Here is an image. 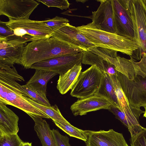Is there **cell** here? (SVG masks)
Wrapping results in <instances>:
<instances>
[{
    "label": "cell",
    "mask_w": 146,
    "mask_h": 146,
    "mask_svg": "<svg viewBox=\"0 0 146 146\" xmlns=\"http://www.w3.org/2000/svg\"><path fill=\"white\" fill-rule=\"evenodd\" d=\"M83 51L52 37L36 40L25 46L21 65L26 69L30 68L36 63L56 56L76 54Z\"/></svg>",
    "instance_id": "6da1fadb"
},
{
    "label": "cell",
    "mask_w": 146,
    "mask_h": 146,
    "mask_svg": "<svg viewBox=\"0 0 146 146\" xmlns=\"http://www.w3.org/2000/svg\"><path fill=\"white\" fill-rule=\"evenodd\" d=\"M76 29L96 46L119 52L131 56L141 47L134 40L116 34L102 31L88 25Z\"/></svg>",
    "instance_id": "7a4b0ae2"
},
{
    "label": "cell",
    "mask_w": 146,
    "mask_h": 146,
    "mask_svg": "<svg viewBox=\"0 0 146 146\" xmlns=\"http://www.w3.org/2000/svg\"><path fill=\"white\" fill-rule=\"evenodd\" d=\"M6 24L15 35L26 42L50 38L53 33L51 29L43 21L22 19L9 20L6 22Z\"/></svg>",
    "instance_id": "3957f363"
},
{
    "label": "cell",
    "mask_w": 146,
    "mask_h": 146,
    "mask_svg": "<svg viewBox=\"0 0 146 146\" xmlns=\"http://www.w3.org/2000/svg\"><path fill=\"white\" fill-rule=\"evenodd\" d=\"M104 73L95 65L81 72L70 92L72 96L80 99L95 94L100 85Z\"/></svg>",
    "instance_id": "277c9868"
},
{
    "label": "cell",
    "mask_w": 146,
    "mask_h": 146,
    "mask_svg": "<svg viewBox=\"0 0 146 146\" xmlns=\"http://www.w3.org/2000/svg\"><path fill=\"white\" fill-rule=\"evenodd\" d=\"M117 52L95 46L83 51L82 63L95 65L103 72L110 75L116 76L114 66Z\"/></svg>",
    "instance_id": "5b68a950"
},
{
    "label": "cell",
    "mask_w": 146,
    "mask_h": 146,
    "mask_svg": "<svg viewBox=\"0 0 146 146\" xmlns=\"http://www.w3.org/2000/svg\"><path fill=\"white\" fill-rule=\"evenodd\" d=\"M116 76L130 105L136 109L146 106V76H137L131 80L117 71Z\"/></svg>",
    "instance_id": "8992f818"
},
{
    "label": "cell",
    "mask_w": 146,
    "mask_h": 146,
    "mask_svg": "<svg viewBox=\"0 0 146 146\" xmlns=\"http://www.w3.org/2000/svg\"><path fill=\"white\" fill-rule=\"evenodd\" d=\"M129 1V0H111L116 34L135 41Z\"/></svg>",
    "instance_id": "52a82bcc"
},
{
    "label": "cell",
    "mask_w": 146,
    "mask_h": 146,
    "mask_svg": "<svg viewBox=\"0 0 146 146\" xmlns=\"http://www.w3.org/2000/svg\"><path fill=\"white\" fill-rule=\"evenodd\" d=\"M21 93L0 82V102L20 109L27 114L50 119L47 115L27 100Z\"/></svg>",
    "instance_id": "ba28073f"
},
{
    "label": "cell",
    "mask_w": 146,
    "mask_h": 146,
    "mask_svg": "<svg viewBox=\"0 0 146 146\" xmlns=\"http://www.w3.org/2000/svg\"><path fill=\"white\" fill-rule=\"evenodd\" d=\"M83 51L74 54L55 57L33 64L30 68L53 72L62 75L82 62Z\"/></svg>",
    "instance_id": "9c48e42d"
},
{
    "label": "cell",
    "mask_w": 146,
    "mask_h": 146,
    "mask_svg": "<svg viewBox=\"0 0 146 146\" xmlns=\"http://www.w3.org/2000/svg\"><path fill=\"white\" fill-rule=\"evenodd\" d=\"M39 4L34 0H0V15L9 20L29 19Z\"/></svg>",
    "instance_id": "30bf717a"
},
{
    "label": "cell",
    "mask_w": 146,
    "mask_h": 146,
    "mask_svg": "<svg viewBox=\"0 0 146 146\" xmlns=\"http://www.w3.org/2000/svg\"><path fill=\"white\" fill-rule=\"evenodd\" d=\"M135 41L143 52H146V10L141 0H129Z\"/></svg>",
    "instance_id": "8fae6325"
},
{
    "label": "cell",
    "mask_w": 146,
    "mask_h": 146,
    "mask_svg": "<svg viewBox=\"0 0 146 146\" xmlns=\"http://www.w3.org/2000/svg\"><path fill=\"white\" fill-rule=\"evenodd\" d=\"M97 1L100 2V5L96 11L92 12V22L88 25L98 30L116 34L111 0Z\"/></svg>",
    "instance_id": "7c38bea8"
},
{
    "label": "cell",
    "mask_w": 146,
    "mask_h": 146,
    "mask_svg": "<svg viewBox=\"0 0 146 146\" xmlns=\"http://www.w3.org/2000/svg\"><path fill=\"white\" fill-rule=\"evenodd\" d=\"M52 37L83 51L96 46L79 31L76 27L69 23L53 33Z\"/></svg>",
    "instance_id": "4fadbf2b"
},
{
    "label": "cell",
    "mask_w": 146,
    "mask_h": 146,
    "mask_svg": "<svg viewBox=\"0 0 146 146\" xmlns=\"http://www.w3.org/2000/svg\"><path fill=\"white\" fill-rule=\"evenodd\" d=\"M86 146H129L122 133L113 129L96 131L87 130Z\"/></svg>",
    "instance_id": "5bb4252c"
},
{
    "label": "cell",
    "mask_w": 146,
    "mask_h": 146,
    "mask_svg": "<svg viewBox=\"0 0 146 146\" xmlns=\"http://www.w3.org/2000/svg\"><path fill=\"white\" fill-rule=\"evenodd\" d=\"M27 42L22 39L0 41V63L11 65H21L22 56Z\"/></svg>",
    "instance_id": "9a60e30c"
},
{
    "label": "cell",
    "mask_w": 146,
    "mask_h": 146,
    "mask_svg": "<svg viewBox=\"0 0 146 146\" xmlns=\"http://www.w3.org/2000/svg\"><path fill=\"white\" fill-rule=\"evenodd\" d=\"M112 106L105 98L94 95L78 100L71 106L70 108L73 115L76 116L85 115L88 112L100 109L109 110Z\"/></svg>",
    "instance_id": "2e32d148"
},
{
    "label": "cell",
    "mask_w": 146,
    "mask_h": 146,
    "mask_svg": "<svg viewBox=\"0 0 146 146\" xmlns=\"http://www.w3.org/2000/svg\"><path fill=\"white\" fill-rule=\"evenodd\" d=\"M117 97L119 110L125 115L136 124L140 125L139 117L144 111L140 109H136L130 104L116 76L110 75Z\"/></svg>",
    "instance_id": "e0dca14e"
},
{
    "label": "cell",
    "mask_w": 146,
    "mask_h": 146,
    "mask_svg": "<svg viewBox=\"0 0 146 146\" xmlns=\"http://www.w3.org/2000/svg\"><path fill=\"white\" fill-rule=\"evenodd\" d=\"M6 105L0 102V135L17 134L19 117Z\"/></svg>",
    "instance_id": "ac0fdd59"
},
{
    "label": "cell",
    "mask_w": 146,
    "mask_h": 146,
    "mask_svg": "<svg viewBox=\"0 0 146 146\" xmlns=\"http://www.w3.org/2000/svg\"><path fill=\"white\" fill-rule=\"evenodd\" d=\"M29 115L35 122L34 130L42 146H57L52 130L45 120L40 117Z\"/></svg>",
    "instance_id": "d6986e66"
},
{
    "label": "cell",
    "mask_w": 146,
    "mask_h": 146,
    "mask_svg": "<svg viewBox=\"0 0 146 146\" xmlns=\"http://www.w3.org/2000/svg\"><path fill=\"white\" fill-rule=\"evenodd\" d=\"M58 74L53 72L36 69L34 74L26 84L33 90L46 96L48 82Z\"/></svg>",
    "instance_id": "ffe728a7"
},
{
    "label": "cell",
    "mask_w": 146,
    "mask_h": 146,
    "mask_svg": "<svg viewBox=\"0 0 146 146\" xmlns=\"http://www.w3.org/2000/svg\"><path fill=\"white\" fill-rule=\"evenodd\" d=\"M82 69V62H80L75 65L66 73L60 75L56 88L61 94H64L71 89Z\"/></svg>",
    "instance_id": "44dd1931"
},
{
    "label": "cell",
    "mask_w": 146,
    "mask_h": 146,
    "mask_svg": "<svg viewBox=\"0 0 146 146\" xmlns=\"http://www.w3.org/2000/svg\"><path fill=\"white\" fill-rule=\"evenodd\" d=\"M103 73L100 85L94 95L105 98L113 106L119 110L117 99L111 78L108 74Z\"/></svg>",
    "instance_id": "7402d4cb"
},
{
    "label": "cell",
    "mask_w": 146,
    "mask_h": 146,
    "mask_svg": "<svg viewBox=\"0 0 146 146\" xmlns=\"http://www.w3.org/2000/svg\"><path fill=\"white\" fill-rule=\"evenodd\" d=\"M25 81L19 75L13 65H9L0 63V81L13 87L20 86L17 81Z\"/></svg>",
    "instance_id": "603a6c76"
},
{
    "label": "cell",
    "mask_w": 146,
    "mask_h": 146,
    "mask_svg": "<svg viewBox=\"0 0 146 146\" xmlns=\"http://www.w3.org/2000/svg\"><path fill=\"white\" fill-rule=\"evenodd\" d=\"M25 98L32 104L49 116L53 121L69 123L62 115L56 105L50 106H45L37 103L29 97L25 96Z\"/></svg>",
    "instance_id": "cb8c5ba5"
},
{
    "label": "cell",
    "mask_w": 146,
    "mask_h": 146,
    "mask_svg": "<svg viewBox=\"0 0 146 146\" xmlns=\"http://www.w3.org/2000/svg\"><path fill=\"white\" fill-rule=\"evenodd\" d=\"M114 115L116 118L120 120L128 129L131 137L135 136L143 128L127 118L125 114L118 108L112 106L108 110Z\"/></svg>",
    "instance_id": "d4e9b609"
},
{
    "label": "cell",
    "mask_w": 146,
    "mask_h": 146,
    "mask_svg": "<svg viewBox=\"0 0 146 146\" xmlns=\"http://www.w3.org/2000/svg\"><path fill=\"white\" fill-rule=\"evenodd\" d=\"M55 125L70 136L82 140L85 142L87 140V130L78 128L70 123L53 121Z\"/></svg>",
    "instance_id": "484cf974"
},
{
    "label": "cell",
    "mask_w": 146,
    "mask_h": 146,
    "mask_svg": "<svg viewBox=\"0 0 146 146\" xmlns=\"http://www.w3.org/2000/svg\"><path fill=\"white\" fill-rule=\"evenodd\" d=\"M114 65L117 71L123 74L131 80L135 77L134 68L131 60L117 56Z\"/></svg>",
    "instance_id": "4316f807"
},
{
    "label": "cell",
    "mask_w": 146,
    "mask_h": 146,
    "mask_svg": "<svg viewBox=\"0 0 146 146\" xmlns=\"http://www.w3.org/2000/svg\"><path fill=\"white\" fill-rule=\"evenodd\" d=\"M21 87L28 94L29 97L34 101L42 105L51 106V104L46 96L33 90L27 84L21 86Z\"/></svg>",
    "instance_id": "83f0119b"
},
{
    "label": "cell",
    "mask_w": 146,
    "mask_h": 146,
    "mask_svg": "<svg viewBox=\"0 0 146 146\" xmlns=\"http://www.w3.org/2000/svg\"><path fill=\"white\" fill-rule=\"evenodd\" d=\"M43 21L51 29L53 33L66 25L69 22L67 19L58 16L52 19L46 18Z\"/></svg>",
    "instance_id": "f1b7e54d"
},
{
    "label": "cell",
    "mask_w": 146,
    "mask_h": 146,
    "mask_svg": "<svg viewBox=\"0 0 146 146\" xmlns=\"http://www.w3.org/2000/svg\"><path fill=\"white\" fill-rule=\"evenodd\" d=\"M20 39L22 38L15 35L13 32L7 25L6 22L0 21V41H6Z\"/></svg>",
    "instance_id": "f546056e"
},
{
    "label": "cell",
    "mask_w": 146,
    "mask_h": 146,
    "mask_svg": "<svg viewBox=\"0 0 146 146\" xmlns=\"http://www.w3.org/2000/svg\"><path fill=\"white\" fill-rule=\"evenodd\" d=\"M23 142L17 134L0 135V146H20Z\"/></svg>",
    "instance_id": "4dcf8cb0"
},
{
    "label": "cell",
    "mask_w": 146,
    "mask_h": 146,
    "mask_svg": "<svg viewBox=\"0 0 146 146\" xmlns=\"http://www.w3.org/2000/svg\"><path fill=\"white\" fill-rule=\"evenodd\" d=\"M142 56L139 62H134L130 59L134 68L135 77L139 76L144 77L146 76V52L142 54Z\"/></svg>",
    "instance_id": "1f68e13d"
},
{
    "label": "cell",
    "mask_w": 146,
    "mask_h": 146,
    "mask_svg": "<svg viewBox=\"0 0 146 146\" xmlns=\"http://www.w3.org/2000/svg\"><path fill=\"white\" fill-rule=\"evenodd\" d=\"M38 2H41L48 7H56L62 10L67 9L70 3L67 0H36Z\"/></svg>",
    "instance_id": "d6a6232c"
},
{
    "label": "cell",
    "mask_w": 146,
    "mask_h": 146,
    "mask_svg": "<svg viewBox=\"0 0 146 146\" xmlns=\"http://www.w3.org/2000/svg\"><path fill=\"white\" fill-rule=\"evenodd\" d=\"M131 146H146V128H144L135 136L131 137Z\"/></svg>",
    "instance_id": "836d02e7"
},
{
    "label": "cell",
    "mask_w": 146,
    "mask_h": 146,
    "mask_svg": "<svg viewBox=\"0 0 146 146\" xmlns=\"http://www.w3.org/2000/svg\"><path fill=\"white\" fill-rule=\"evenodd\" d=\"M52 130L57 146H71L67 136L61 135L58 130Z\"/></svg>",
    "instance_id": "e575fe53"
},
{
    "label": "cell",
    "mask_w": 146,
    "mask_h": 146,
    "mask_svg": "<svg viewBox=\"0 0 146 146\" xmlns=\"http://www.w3.org/2000/svg\"><path fill=\"white\" fill-rule=\"evenodd\" d=\"M20 146H32V143L23 142Z\"/></svg>",
    "instance_id": "d590c367"
},
{
    "label": "cell",
    "mask_w": 146,
    "mask_h": 146,
    "mask_svg": "<svg viewBox=\"0 0 146 146\" xmlns=\"http://www.w3.org/2000/svg\"><path fill=\"white\" fill-rule=\"evenodd\" d=\"M144 7L146 10V0H141Z\"/></svg>",
    "instance_id": "8d00e7d4"
},
{
    "label": "cell",
    "mask_w": 146,
    "mask_h": 146,
    "mask_svg": "<svg viewBox=\"0 0 146 146\" xmlns=\"http://www.w3.org/2000/svg\"><path fill=\"white\" fill-rule=\"evenodd\" d=\"M144 107L145 110V111H144V113L143 117L146 118V106H144Z\"/></svg>",
    "instance_id": "74e56055"
}]
</instances>
